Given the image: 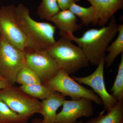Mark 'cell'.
<instances>
[{
    "mask_svg": "<svg viewBox=\"0 0 123 123\" xmlns=\"http://www.w3.org/2000/svg\"><path fill=\"white\" fill-rule=\"evenodd\" d=\"M60 10L56 0H42L38 7L37 14L42 19L48 20Z\"/></svg>",
    "mask_w": 123,
    "mask_h": 123,
    "instance_id": "obj_19",
    "label": "cell"
},
{
    "mask_svg": "<svg viewBox=\"0 0 123 123\" xmlns=\"http://www.w3.org/2000/svg\"><path fill=\"white\" fill-rule=\"evenodd\" d=\"M47 50L55 59L60 69L69 75L89 65L81 49L64 36H62Z\"/></svg>",
    "mask_w": 123,
    "mask_h": 123,
    "instance_id": "obj_3",
    "label": "cell"
},
{
    "mask_svg": "<svg viewBox=\"0 0 123 123\" xmlns=\"http://www.w3.org/2000/svg\"><path fill=\"white\" fill-rule=\"evenodd\" d=\"M51 90L73 100L87 98L100 105H103L101 98L93 90L81 85L63 70L60 69L55 77L43 83Z\"/></svg>",
    "mask_w": 123,
    "mask_h": 123,
    "instance_id": "obj_5",
    "label": "cell"
},
{
    "mask_svg": "<svg viewBox=\"0 0 123 123\" xmlns=\"http://www.w3.org/2000/svg\"><path fill=\"white\" fill-rule=\"evenodd\" d=\"M61 10L69 9L71 6L79 0H56Z\"/></svg>",
    "mask_w": 123,
    "mask_h": 123,
    "instance_id": "obj_22",
    "label": "cell"
},
{
    "mask_svg": "<svg viewBox=\"0 0 123 123\" xmlns=\"http://www.w3.org/2000/svg\"><path fill=\"white\" fill-rule=\"evenodd\" d=\"M16 83L21 86L42 83L37 74L26 64L18 73L16 77Z\"/></svg>",
    "mask_w": 123,
    "mask_h": 123,
    "instance_id": "obj_20",
    "label": "cell"
},
{
    "mask_svg": "<svg viewBox=\"0 0 123 123\" xmlns=\"http://www.w3.org/2000/svg\"><path fill=\"white\" fill-rule=\"evenodd\" d=\"M98 13L99 26L106 25L114 14L123 8V0H87Z\"/></svg>",
    "mask_w": 123,
    "mask_h": 123,
    "instance_id": "obj_11",
    "label": "cell"
},
{
    "mask_svg": "<svg viewBox=\"0 0 123 123\" xmlns=\"http://www.w3.org/2000/svg\"><path fill=\"white\" fill-rule=\"evenodd\" d=\"M15 8L18 24L36 50H47L55 43L56 27L50 23L34 20L29 9L23 4H19Z\"/></svg>",
    "mask_w": 123,
    "mask_h": 123,
    "instance_id": "obj_2",
    "label": "cell"
},
{
    "mask_svg": "<svg viewBox=\"0 0 123 123\" xmlns=\"http://www.w3.org/2000/svg\"><path fill=\"white\" fill-rule=\"evenodd\" d=\"M118 35L116 38L106 49L108 52L104 58L105 64L107 67L112 65L120 54L123 53V25H118Z\"/></svg>",
    "mask_w": 123,
    "mask_h": 123,
    "instance_id": "obj_16",
    "label": "cell"
},
{
    "mask_svg": "<svg viewBox=\"0 0 123 123\" xmlns=\"http://www.w3.org/2000/svg\"><path fill=\"white\" fill-rule=\"evenodd\" d=\"M48 21L52 22L60 31V34L73 33L81 29L77 23L76 16L69 9L60 11Z\"/></svg>",
    "mask_w": 123,
    "mask_h": 123,
    "instance_id": "obj_12",
    "label": "cell"
},
{
    "mask_svg": "<svg viewBox=\"0 0 123 123\" xmlns=\"http://www.w3.org/2000/svg\"><path fill=\"white\" fill-rule=\"evenodd\" d=\"M69 9L80 19L82 24L88 26L90 24L95 25L98 24V13L96 8L92 6L85 7L74 3Z\"/></svg>",
    "mask_w": 123,
    "mask_h": 123,
    "instance_id": "obj_14",
    "label": "cell"
},
{
    "mask_svg": "<svg viewBox=\"0 0 123 123\" xmlns=\"http://www.w3.org/2000/svg\"><path fill=\"white\" fill-rule=\"evenodd\" d=\"M104 114L100 113L86 123H123V101H118L112 110Z\"/></svg>",
    "mask_w": 123,
    "mask_h": 123,
    "instance_id": "obj_15",
    "label": "cell"
},
{
    "mask_svg": "<svg viewBox=\"0 0 123 123\" xmlns=\"http://www.w3.org/2000/svg\"><path fill=\"white\" fill-rule=\"evenodd\" d=\"M78 123H83V122L82 121H80Z\"/></svg>",
    "mask_w": 123,
    "mask_h": 123,
    "instance_id": "obj_25",
    "label": "cell"
},
{
    "mask_svg": "<svg viewBox=\"0 0 123 123\" xmlns=\"http://www.w3.org/2000/svg\"><path fill=\"white\" fill-rule=\"evenodd\" d=\"M24 51L10 44L0 36V74L12 86L17 75L25 65Z\"/></svg>",
    "mask_w": 123,
    "mask_h": 123,
    "instance_id": "obj_7",
    "label": "cell"
},
{
    "mask_svg": "<svg viewBox=\"0 0 123 123\" xmlns=\"http://www.w3.org/2000/svg\"><path fill=\"white\" fill-rule=\"evenodd\" d=\"M24 52L26 64L37 74L42 83L53 78L60 70L47 50H27Z\"/></svg>",
    "mask_w": 123,
    "mask_h": 123,
    "instance_id": "obj_9",
    "label": "cell"
},
{
    "mask_svg": "<svg viewBox=\"0 0 123 123\" xmlns=\"http://www.w3.org/2000/svg\"><path fill=\"white\" fill-rule=\"evenodd\" d=\"M111 95L118 101H123V53L119 65L118 72L111 90Z\"/></svg>",
    "mask_w": 123,
    "mask_h": 123,
    "instance_id": "obj_21",
    "label": "cell"
},
{
    "mask_svg": "<svg viewBox=\"0 0 123 123\" xmlns=\"http://www.w3.org/2000/svg\"><path fill=\"white\" fill-rule=\"evenodd\" d=\"M42 120L40 119H36L34 120L32 123H42Z\"/></svg>",
    "mask_w": 123,
    "mask_h": 123,
    "instance_id": "obj_24",
    "label": "cell"
},
{
    "mask_svg": "<svg viewBox=\"0 0 123 123\" xmlns=\"http://www.w3.org/2000/svg\"><path fill=\"white\" fill-rule=\"evenodd\" d=\"M118 31V25L113 16L107 25L99 29H89L80 37H76L72 33L60 35L76 43L89 63L97 66L101 60L105 58L107 48Z\"/></svg>",
    "mask_w": 123,
    "mask_h": 123,
    "instance_id": "obj_1",
    "label": "cell"
},
{
    "mask_svg": "<svg viewBox=\"0 0 123 123\" xmlns=\"http://www.w3.org/2000/svg\"><path fill=\"white\" fill-rule=\"evenodd\" d=\"M15 7L11 4L0 8V36L23 51L37 50L18 24Z\"/></svg>",
    "mask_w": 123,
    "mask_h": 123,
    "instance_id": "obj_4",
    "label": "cell"
},
{
    "mask_svg": "<svg viewBox=\"0 0 123 123\" xmlns=\"http://www.w3.org/2000/svg\"><path fill=\"white\" fill-rule=\"evenodd\" d=\"M104 58L102 59L97 68L92 74L86 76H72V78L80 84H83L91 87L95 93L101 98L104 108L101 113L109 112L118 103V100L108 92L104 81Z\"/></svg>",
    "mask_w": 123,
    "mask_h": 123,
    "instance_id": "obj_8",
    "label": "cell"
},
{
    "mask_svg": "<svg viewBox=\"0 0 123 123\" xmlns=\"http://www.w3.org/2000/svg\"><path fill=\"white\" fill-rule=\"evenodd\" d=\"M65 97L55 92L41 102V112L43 119L42 123H55L58 109L62 106Z\"/></svg>",
    "mask_w": 123,
    "mask_h": 123,
    "instance_id": "obj_13",
    "label": "cell"
},
{
    "mask_svg": "<svg viewBox=\"0 0 123 123\" xmlns=\"http://www.w3.org/2000/svg\"><path fill=\"white\" fill-rule=\"evenodd\" d=\"M20 88L31 97L43 100L55 92L43 83L29 86H21Z\"/></svg>",
    "mask_w": 123,
    "mask_h": 123,
    "instance_id": "obj_17",
    "label": "cell"
},
{
    "mask_svg": "<svg viewBox=\"0 0 123 123\" xmlns=\"http://www.w3.org/2000/svg\"><path fill=\"white\" fill-rule=\"evenodd\" d=\"M28 119L14 111L0 99V123H26Z\"/></svg>",
    "mask_w": 123,
    "mask_h": 123,
    "instance_id": "obj_18",
    "label": "cell"
},
{
    "mask_svg": "<svg viewBox=\"0 0 123 123\" xmlns=\"http://www.w3.org/2000/svg\"><path fill=\"white\" fill-rule=\"evenodd\" d=\"M0 99L14 111L29 119L41 112V102L24 92L20 87L11 86L0 89Z\"/></svg>",
    "mask_w": 123,
    "mask_h": 123,
    "instance_id": "obj_6",
    "label": "cell"
},
{
    "mask_svg": "<svg viewBox=\"0 0 123 123\" xmlns=\"http://www.w3.org/2000/svg\"><path fill=\"white\" fill-rule=\"evenodd\" d=\"M12 85L0 74V89L8 88Z\"/></svg>",
    "mask_w": 123,
    "mask_h": 123,
    "instance_id": "obj_23",
    "label": "cell"
},
{
    "mask_svg": "<svg viewBox=\"0 0 123 123\" xmlns=\"http://www.w3.org/2000/svg\"><path fill=\"white\" fill-rule=\"evenodd\" d=\"M62 110L56 116L55 123H76L82 117H89L93 115L92 101L87 98L77 100L65 99Z\"/></svg>",
    "mask_w": 123,
    "mask_h": 123,
    "instance_id": "obj_10",
    "label": "cell"
}]
</instances>
